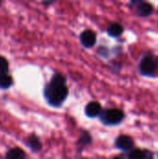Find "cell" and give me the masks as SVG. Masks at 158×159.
Segmentation results:
<instances>
[{
    "instance_id": "obj_3",
    "label": "cell",
    "mask_w": 158,
    "mask_h": 159,
    "mask_svg": "<svg viewBox=\"0 0 158 159\" xmlns=\"http://www.w3.org/2000/svg\"><path fill=\"white\" fill-rule=\"evenodd\" d=\"M156 68L154 59L151 56H145L142 58L140 63V72L143 75H152L155 74Z\"/></svg>"
},
{
    "instance_id": "obj_10",
    "label": "cell",
    "mask_w": 158,
    "mask_h": 159,
    "mask_svg": "<svg viewBox=\"0 0 158 159\" xmlns=\"http://www.w3.org/2000/svg\"><path fill=\"white\" fill-rule=\"evenodd\" d=\"M123 32H124V27L118 22L111 23L107 28V33L112 37H118L123 34Z\"/></svg>"
},
{
    "instance_id": "obj_15",
    "label": "cell",
    "mask_w": 158,
    "mask_h": 159,
    "mask_svg": "<svg viewBox=\"0 0 158 159\" xmlns=\"http://www.w3.org/2000/svg\"><path fill=\"white\" fill-rule=\"evenodd\" d=\"M142 154H143V158L142 159H154V157H155L154 153L148 149L142 151Z\"/></svg>"
},
{
    "instance_id": "obj_5",
    "label": "cell",
    "mask_w": 158,
    "mask_h": 159,
    "mask_svg": "<svg viewBox=\"0 0 158 159\" xmlns=\"http://www.w3.org/2000/svg\"><path fill=\"white\" fill-rule=\"evenodd\" d=\"M80 42L85 48H92L96 44V34L92 30H86L80 34Z\"/></svg>"
},
{
    "instance_id": "obj_12",
    "label": "cell",
    "mask_w": 158,
    "mask_h": 159,
    "mask_svg": "<svg viewBox=\"0 0 158 159\" xmlns=\"http://www.w3.org/2000/svg\"><path fill=\"white\" fill-rule=\"evenodd\" d=\"M91 141H92V138H91V135L87 132V131H84L81 135V137L79 138L78 142H77V146H79L80 148H83L88 144L91 143Z\"/></svg>"
},
{
    "instance_id": "obj_11",
    "label": "cell",
    "mask_w": 158,
    "mask_h": 159,
    "mask_svg": "<svg viewBox=\"0 0 158 159\" xmlns=\"http://www.w3.org/2000/svg\"><path fill=\"white\" fill-rule=\"evenodd\" d=\"M13 85V78L8 74L0 75V89H7Z\"/></svg>"
},
{
    "instance_id": "obj_1",
    "label": "cell",
    "mask_w": 158,
    "mask_h": 159,
    "mask_svg": "<svg viewBox=\"0 0 158 159\" xmlns=\"http://www.w3.org/2000/svg\"><path fill=\"white\" fill-rule=\"evenodd\" d=\"M66 78L61 74H55L44 89V96L47 102L54 107L61 106L68 97Z\"/></svg>"
},
{
    "instance_id": "obj_18",
    "label": "cell",
    "mask_w": 158,
    "mask_h": 159,
    "mask_svg": "<svg viewBox=\"0 0 158 159\" xmlns=\"http://www.w3.org/2000/svg\"><path fill=\"white\" fill-rule=\"evenodd\" d=\"M157 11H158V9H157Z\"/></svg>"
},
{
    "instance_id": "obj_2",
    "label": "cell",
    "mask_w": 158,
    "mask_h": 159,
    "mask_svg": "<svg viewBox=\"0 0 158 159\" xmlns=\"http://www.w3.org/2000/svg\"><path fill=\"white\" fill-rule=\"evenodd\" d=\"M99 116L101 118V121L104 125L115 126V125L120 124L123 121L125 115L120 109L111 108V109H106L104 111H102Z\"/></svg>"
},
{
    "instance_id": "obj_14",
    "label": "cell",
    "mask_w": 158,
    "mask_h": 159,
    "mask_svg": "<svg viewBox=\"0 0 158 159\" xmlns=\"http://www.w3.org/2000/svg\"><path fill=\"white\" fill-rule=\"evenodd\" d=\"M8 71V62L6 58L0 56V75L7 74Z\"/></svg>"
},
{
    "instance_id": "obj_17",
    "label": "cell",
    "mask_w": 158,
    "mask_h": 159,
    "mask_svg": "<svg viewBox=\"0 0 158 159\" xmlns=\"http://www.w3.org/2000/svg\"><path fill=\"white\" fill-rule=\"evenodd\" d=\"M113 159H122V158H120V157H115V158H113Z\"/></svg>"
},
{
    "instance_id": "obj_9",
    "label": "cell",
    "mask_w": 158,
    "mask_h": 159,
    "mask_svg": "<svg viewBox=\"0 0 158 159\" xmlns=\"http://www.w3.org/2000/svg\"><path fill=\"white\" fill-rule=\"evenodd\" d=\"M25 152L20 147H14L8 150L6 154V159H25Z\"/></svg>"
},
{
    "instance_id": "obj_19",
    "label": "cell",
    "mask_w": 158,
    "mask_h": 159,
    "mask_svg": "<svg viewBox=\"0 0 158 159\" xmlns=\"http://www.w3.org/2000/svg\"><path fill=\"white\" fill-rule=\"evenodd\" d=\"M0 4H1V3H0Z\"/></svg>"
},
{
    "instance_id": "obj_8",
    "label": "cell",
    "mask_w": 158,
    "mask_h": 159,
    "mask_svg": "<svg viewBox=\"0 0 158 159\" xmlns=\"http://www.w3.org/2000/svg\"><path fill=\"white\" fill-rule=\"evenodd\" d=\"M153 6L147 2H140L137 6V13L141 17H148L153 13Z\"/></svg>"
},
{
    "instance_id": "obj_13",
    "label": "cell",
    "mask_w": 158,
    "mask_h": 159,
    "mask_svg": "<svg viewBox=\"0 0 158 159\" xmlns=\"http://www.w3.org/2000/svg\"><path fill=\"white\" fill-rule=\"evenodd\" d=\"M143 158V154L142 151L140 149H132L129 151L128 155V159H142Z\"/></svg>"
},
{
    "instance_id": "obj_4",
    "label": "cell",
    "mask_w": 158,
    "mask_h": 159,
    "mask_svg": "<svg viewBox=\"0 0 158 159\" xmlns=\"http://www.w3.org/2000/svg\"><path fill=\"white\" fill-rule=\"evenodd\" d=\"M115 146L117 149L121 151H131L134 146V141L130 136L128 135H120L115 140Z\"/></svg>"
},
{
    "instance_id": "obj_16",
    "label": "cell",
    "mask_w": 158,
    "mask_h": 159,
    "mask_svg": "<svg viewBox=\"0 0 158 159\" xmlns=\"http://www.w3.org/2000/svg\"><path fill=\"white\" fill-rule=\"evenodd\" d=\"M154 61H155V64H156V68L158 69V57H156V59H154Z\"/></svg>"
},
{
    "instance_id": "obj_7",
    "label": "cell",
    "mask_w": 158,
    "mask_h": 159,
    "mask_svg": "<svg viewBox=\"0 0 158 159\" xmlns=\"http://www.w3.org/2000/svg\"><path fill=\"white\" fill-rule=\"evenodd\" d=\"M26 145L33 151V152H39L42 149V143L39 140V138L36 135H30L26 141H25Z\"/></svg>"
},
{
    "instance_id": "obj_6",
    "label": "cell",
    "mask_w": 158,
    "mask_h": 159,
    "mask_svg": "<svg viewBox=\"0 0 158 159\" xmlns=\"http://www.w3.org/2000/svg\"><path fill=\"white\" fill-rule=\"evenodd\" d=\"M102 111V106H101L100 102H88L85 109V113H86L87 116H88L90 118H95V117L99 116L101 115Z\"/></svg>"
}]
</instances>
